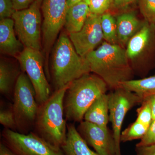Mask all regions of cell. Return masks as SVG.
<instances>
[{"instance_id": "1", "label": "cell", "mask_w": 155, "mask_h": 155, "mask_svg": "<svg viewBox=\"0 0 155 155\" xmlns=\"http://www.w3.org/2000/svg\"><path fill=\"white\" fill-rule=\"evenodd\" d=\"M85 58L91 72L101 77L109 88L114 90L122 82L133 79V69L126 49L119 44L104 42Z\"/></svg>"}, {"instance_id": "2", "label": "cell", "mask_w": 155, "mask_h": 155, "mask_svg": "<svg viewBox=\"0 0 155 155\" xmlns=\"http://www.w3.org/2000/svg\"><path fill=\"white\" fill-rule=\"evenodd\" d=\"M51 70L55 90L91 72L86 58L78 54L69 36L65 33L61 34L55 45Z\"/></svg>"}, {"instance_id": "3", "label": "cell", "mask_w": 155, "mask_h": 155, "mask_svg": "<svg viewBox=\"0 0 155 155\" xmlns=\"http://www.w3.org/2000/svg\"><path fill=\"white\" fill-rule=\"evenodd\" d=\"M70 84L55 90L46 101L39 105L34 125L37 130L35 133L58 147H61L67 137L64 99Z\"/></svg>"}, {"instance_id": "4", "label": "cell", "mask_w": 155, "mask_h": 155, "mask_svg": "<svg viewBox=\"0 0 155 155\" xmlns=\"http://www.w3.org/2000/svg\"><path fill=\"white\" fill-rule=\"evenodd\" d=\"M108 87L95 74H85L70 83L64 99L66 119L70 122H82L92 104L102 95L107 94Z\"/></svg>"}, {"instance_id": "5", "label": "cell", "mask_w": 155, "mask_h": 155, "mask_svg": "<svg viewBox=\"0 0 155 155\" xmlns=\"http://www.w3.org/2000/svg\"><path fill=\"white\" fill-rule=\"evenodd\" d=\"M12 105L19 133L28 134L35 124L39 105L33 85L28 75L22 72L14 87Z\"/></svg>"}, {"instance_id": "6", "label": "cell", "mask_w": 155, "mask_h": 155, "mask_svg": "<svg viewBox=\"0 0 155 155\" xmlns=\"http://www.w3.org/2000/svg\"><path fill=\"white\" fill-rule=\"evenodd\" d=\"M68 6L67 0H43L41 10L42 42L45 54V69L49 74L50 51L60 31L65 25Z\"/></svg>"}, {"instance_id": "7", "label": "cell", "mask_w": 155, "mask_h": 155, "mask_svg": "<svg viewBox=\"0 0 155 155\" xmlns=\"http://www.w3.org/2000/svg\"><path fill=\"white\" fill-rule=\"evenodd\" d=\"M40 6L35 0L27 8L16 11L12 16L14 29L25 48L41 51L42 45Z\"/></svg>"}, {"instance_id": "8", "label": "cell", "mask_w": 155, "mask_h": 155, "mask_svg": "<svg viewBox=\"0 0 155 155\" xmlns=\"http://www.w3.org/2000/svg\"><path fill=\"white\" fill-rule=\"evenodd\" d=\"M2 141L17 155H65L61 147L51 144L35 132L19 133L5 129Z\"/></svg>"}, {"instance_id": "9", "label": "cell", "mask_w": 155, "mask_h": 155, "mask_svg": "<svg viewBox=\"0 0 155 155\" xmlns=\"http://www.w3.org/2000/svg\"><path fill=\"white\" fill-rule=\"evenodd\" d=\"M16 58L33 85L38 104H41L51 95L42 54L41 51L25 48Z\"/></svg>"}, {"instance_id": "10", "label": "cell", "mask_w": 155, "mask_h": 155, "mask_svg": "<svg viewBox=\"0 0 155 155\" xmlns=\"http://www.w3.org/2000/svg\"><path fill=\"white\" fill-rule=\"evenodd\" d=\"M109 121L116 146V155L121 154V135L125 116L130 109L143 100L132 92L119 87L109 94Z\"/></svg>"}, {"instance_id": "11", "label": "cell", "mask_w": 155, "mask_h": 155, "mask_svg": "<svg viewBox=\"0 0 155 155\" xmlns=\"http://www.w3.org/2000/svg\"><path fill=\"white\" fill-rule=\"evenodd\" d=\"M102 15L89 14L83 27L78 32L69 34L78 54L85 58L101 42L104 35L101 25Z\"/></svg>"}, {"instance_id": "12", "label": "cell", "mask_w": 155, "mask_h": 155, "mask_svg": "<svg viewBox=\"0 0 155 155\" xmlns=\"http://www.w3.org/2000/svg\"><path fill=\"white\" fill-rule=\"evenodd\" d=\"M88 145L101 155H116V146L113 132L103 127L82 121L77 128Z\"/></svg>"}, {"instance_id": "13", "label": "cell", "mask_w": 155, "mask_h": 155, "mask_svg": "<svg viewBox=\"0 0 155 155\" xmlns=\"http://www.w3.org/2000/svg\"><path fill=\"white\" fill-rule=\"evenodd\" d=\"M12 18L0 20V50L1 52L17 57L24 49V45L15 35Z\"/></svg>"}, {"instance_id": "14", "label": "cell", "mask_w": 155, "mask_h": 155, "mask_svg": "<svg viewBox=\"0 0 155 155\" xmlns=\"http://www.w3.org/2000/svg\"><path fill=\"white\" fill-rule=\"evenodd\" d=\"M66 140L61 146L65 155H101L92 150L75 125L67 124Z\"/></svg>"}, {"instance_id": "15", "label": "cell", "mask_w": 155, "mask_h": 155, "mask_svg": "<svg viewBox=\"0 0 155 155\" xmlns=\"http://www.w3.org/2000/svg\"><path fill=\"white\" fill-rule=\"evenodd\" d=\"M116 19L118 44L124 48L142 25H140L139 20L132 12L120 14Z\"/></svg>"}, {"instance_id": "16", "label": "cell", "mask_w": 155, "mask_h": 155, "mask_svg": "<svg viewBox=\"0 0 155 155\" xmlns=\"http://www.w3.org/2000/svg\"><path fill=\"white\" fill-rule=\"evenodd\" d=\"M84 120L101 127H107L110 122L108 94L102 95L94 101L86 111Z\"/></svg>"}, {"instance_id": "17", "label": "cell", "mask_w": 155, "mask_h": 155, "mask_svg": "<svg viewBox=\"0 0 155 155\" xmlns=\"http://www.w3.org/2000/svg\"><path fill=\"white\" fill-rule=\"evenodd\" d=\"M89 14L88 5L83 0L69 7L64 25L69 34L79 31Z\"/></svg>"}, {"instance_id": "18", "label": "cell", "mask_w": 155, "mask_h": 155, "mask_svg": "<svg viewBox=\"0 0 155 155\" xmlns=\"http://www.w3.org/2000/svg\"><path fill=\"white\" fill-rule=\"evenodd\" d=\"M152 25L146 21L140 29L129 40L126 49L129 60H134L145 49L150 39Z\"/></svg>"}, {"instance_id": "19", "label": "cell", "mask_w": 155, "mask_h": 155, "mask_svg": "<svg viewBox=\"0 0 155 155\" xmlns=\"http://www.w3.org/2000/svg\"><path fill=\"white\" fill-rule=\"evenodd\" d=\"M120 87L134 93L144 100L155 94V75L142 79L124 81Z\"/></svg>"}, {"instance_id": "20", "label": "cell", "mask_w": 155, "mask_h": 155, "mask_svg": "<svg viewBox=\"0 0 155 155\" xmlns=\"http://www.w3.org/2000/svg\"><path fill=\"white\" fill-rule=\"evenodd\" d=\"M20 74L10 63L5 61H1L0 91L2 94L9 95L11 93L14 84H16Z\"/></svg>"}, {"instance_id": "21", "label": "cell", "mask_w": 155, "mask_h": 155, "mask_svg": "<svg viewBox=\"0 0 155 155\" xmlns=\"http://www.w3.org/2000/svg\"><path fill=\"white\" fill-rule=\"evenodd\" d=\"M101 25L105 41L111 44H118L116 19L114 16L109 13L103 14Z\"/></svg>"}, {"instance_id": "22", "label": "cell", "mask_w": 155, "mask_h": 155, "mask_svg": "<svg viewBox=\"0 0 155 155\" xmlns=\"http://www.w3.org/2000/svg\"><path fill=\"white\" fill-rule=\"evenodd\" d=\"M149 126L136 120L127 128L122 131L121 142L132 141L135 140L141 139L146 133Z\"/></svg>"}, {"instance_id": "23", "label": "cell", "mask_w": 155, "mask_h": 155, "mask_svg": "<svg viewBox=\"0 0 155 155\" xmlns=\"http://www.w3.org/2000/svg\"><path fill=\"white\" fill-rule=\"evenodd\" d=\"M0 123L5 129L17 131V123L12 105L9 107L1 108Z\"/></svg>"}, {"instance_id": "24", "label": "cell", "mask_w": 155, "mask_h": 155, "mask_svg": "<svg viewBox=\"0 0 155 155\" xmlns=\"http://www.w3.org/2000/svg\"><path fill=\"white\" fill-rule=\"evenodd\" d=\"M140 12L146 22L155 25V0H140Z\"/></svg>"}, {"instance_id": "25", "label": "cell", "mask_w": 155, "mask_h": 155, "mask_svg": "<svg viewBox=\"0 0 155 155\" xmlns=\"http://www.w3.org/2000/svg\"><path fill=\"white\" fill-rule=\"evenodd\" d=\"M89 9L90 13L97 15H102L107 13L113 0H85Z\"/></svg>"}, {"instance_id": "26", "label": "cell", "mask_w": 155, "mask_h": 155, "mask_svg": "<svg viewBox=\"0 0 155 155\" xmlns=\"http://www.w3.org/2000/svg\"><path fill=\"white\" fill-rule=\"evenodd\" d=\"M137 118L136 120L143 124L149 126L153 121L152 114L149 103L143 100L141 106L137 110Z\"/></svg>"}, {"instance_id": "27", "label": "cell", "mask_w": 155, "mask_h": 155, "mask_svg": "<svg viewBox=\"0 0 155 155\" xmlns=\"http://www.w3.org/2000/svg\"><path fill=\"white\" fill-rule=\"evenodd\" d=\"M155 144V120L150 124L146 133L136 144V147L147 146Z\"/></svg>"}, {"instance_id": "28", "label": "cell", "mask_w": 155, "mask_h": 155, "mask_svg": "<svg viewBox=\"0 0 155 155\" xmlns=\"http://www.w3.org/2000/svg\"><path fill=\"white\" fill-rule=\"evenodd\" d=\"M12 0H0V19L12 18L16 12Z\"/></svg>"}, {"instance_id": "29", "label": "cell", "mask_w": 155, "mask_h": 155, "mask_svg": "<svg viewBox=\"0 0 155 155\" xmlns=\"http://www.w3.org/2000/svg\"><path fill=\"white\" fill-rule=\"evenodd\" d=\"M136 152L137 155H155V144L136 147Z\"/></svg>"}, {"instance_id": "30", "label": "cell", "mask_w": 155, "mask_h": 155, "mask_svg": "<svg viewBox=\"0 0 155 155\" xmlns=\"http://www.w3.org/2000/svg\"><path fill=\"white\" fill-rule=\"evenodd\" d=\"M35 0H12L16 11L27 8Z\"/></svg>"}, {"instance_id": "31", "label": "cell", "mask_w": 155, "mask_h": 155, "mask_svg": "<svg viewBox=\"0 0 155 155\" xmlns=\"http://www.w3.org/2000/svg\"><path fill=\"white\" fill-rule=\"evenodd\" d=\"M135 0H113V4L116 8H121L129 5Z\"/></svg>"}, {"instance_id": "32", "label": "cell", "mask_w": 155, "mask_h": 155, "mask_svg": "<svg viewBox=\"0 0 155 155\" xmlns=\"http://www.w3.org/2000/svg\"><path fill=\"white\" fill-rule=\"evenodd\" d=\"M144 99L149 103L152 114L153 120H155V94L147 97Z\"/></svg>"}, {"instance_id": "33", "label": "cell", "mask_w": 155, "mask_h": 155, "mask_svg": "<svg viewBox=\"0 0 155 155\" xmlns=\"http://www.w3.org/2000/svg\"><path fill=\"white\" fill-rule=\"evenodd\" d=\"M0 155H17L12 152L3 142L0 143Z\"/></svg>"}, {"instance_id": "34", "label": "cell", "mask_w": 155, "mask_h": 155, "mask_svg": "<svg viewBox=\"0 0 155 155\" xmlns=\"http://www.w3.org/2000/svg\"><path fill=\"white\" fill-rule=\"evenodd\" d=\"M82 1H83V0H67L68 8Z\"/></svg>"}, {"instance_id": "35", "label": "cell", "mask_w": 155, "mask_h": 155, "mask_svg": "<svg viewBox=\"0 0 155 155\" xmlns=\"http://www.w3.org/2000/svg\"><path fill=\"white\" fill-rule=\"evenodd\" d=\"M35 1L37 2V3H38L40 6L41 5L43 0H35Z\"/></svg>"}, {"instance_id": "36", "label": "cell", "mask_w": 155, "mask_h": 155, "mask_svg": "<svg viewBox=\"0 0 155 155\" xmlns=\"http://www.w3.org/2000/svg\"><path fill=\"white\" fill-rule=\"evenodd\" d=\"M83 1H85V0H83Z\"/></svg>"}]
</instances>
